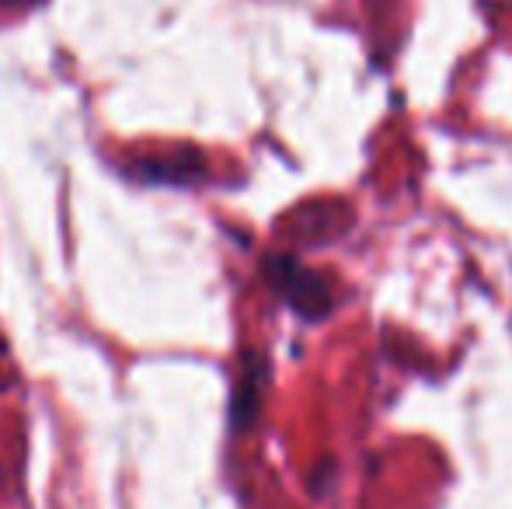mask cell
Instances as JSON below:
<instances>
[{
	"label": "cell",
	"instance_id": "obj_1",
	"mask_svg": "<svg viewBox=\"0 0 512 509\" xmlns=\"http://www.w3.org/2000/svg\"><path fill=\"white\" fill-rule=\"evenodd\" d=\"M265 283L307 321H317L331 311L335 297H331V286L321 272H314L310 265H304L293 255H269L262 265Z\"/></svg>",
	"mask_w": 512,
	"mask_h": 509
},
{
	"label": "cell",
	"instance_id": "obj_2",
	"mask_svg": "<svg viewBox=\"0 0 512 509\" xmlns=\"http://www.w3.org/2000/svg\"><path fill=\"white\" fill-rule=\"evenodd\" d=\"M262 377H265L262 367H248V370H244V377H241V384H237V394H234V426L237 429L251 426V419H255Z\"/></svg>",
	"mask_w": 512,
	"mask_h": 509
}]
</instances>
